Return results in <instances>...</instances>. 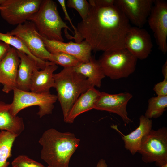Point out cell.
Masks as SVG:
<instances>
[{
    "label": "cell",
    "instance_id": "cell-16",
    "mask_svg": "<svg viewBox=\"0 0 167 167\" xmlns=\"http://www.w3.org/2000/svg\"><path fill=\"white\" fill-rule=\"evenodd\" d=\"M139 120L138 127L126 135L119 131L116 126L113 125L111 126L119 132L124 142L125 148L133 155L137 152L139 149L143 137L152 129V122L151 119L142 115L140 117Z\"/></svg>",
    "mask_w": 167,
    "mask_h": 167
},
{
    "label": "cell",
    "instance_id": "cell-34",
    "mask_svg": "<svg viewBox=\"0 0 167 167\" xmlns=\"http://www.w3.org/2000/svg\"><path fill=\"white\" fill-rule=\"evenodd\" d=\"M160 167H167V163L163 165Z\"/></svg>",
    "mask_w": 167,
    "mask_h": 167
},
{
    "label": "cell",
    "instance_id": "cell-30",
    "mask_svg": "<svg viewBox=\"0 0 167 167\" xmlns=\"http://www.w3.org/2000/svg\"><path fill=\"white\" fill-rule=\"evenodd\" d=\"M115 0H89L90 4L101 6L115 5Z\"/></svg>",
    "mask_w": 167,
    "mask_h": 167
},
{
    "label": "cell",
    "instance_id": "cell-33",
    "mask_svg": "<svg viewBox=\"0 0 167 167\" xmlns=\"http://www.w3.org/2000/svg\"><path fill=\"white\" fill-rule=\"evenodd\" d=\"M162 73L164 78H167V61L165 62L162 66Z\"/></svg>",
    "mask_w": 167,
    "mask_h": 167
},
{
    "label": "cell",
    "instance_id": "cell-22",
    "mask_svg": "<svg viewBox=\"0 0 167 167\" xmlns=\"http://www.w3.org/2000/svg\"><path fill=\"white\" fill-rule=\"evenodd\" d=\"M0 41L11 46L17 50L24 53L37 63L40 69H43L51 62L39 59L30 51L24 42L18 37L10 34L9 32L6 33L0 32Z\"/></svg>",
    "mask_w": 167,
    "mask_h": 167
},
{
    "label": "cell",
    "instance_id": "cell-35",
    "mask_svg": "<svg viewBox=\"0 0 167 167\" xmlns=\"http://www.w3.org/2000/svg\"><path fill=\"white\" fill-rule=\"evenodd\" d=\"M3 8V7L0 6V10L2 9Z\"/></svg>",
    "mask_w": 167,
    "mask_h": 167
},
{
    "label": "cell",
    "instance_id": "cell-23",
    "mask_svg": "<svg viewBox=\"0 0 167 167\" xmlns=\"http://www.w3.org/2000/svg\"><path fill=\"white\" fill-rule=\"evenodd\" d=\"M17 137L5 131H0V167H8V159L12 156V148Z\"/></svg>",
    "mask_w": 167,
    "mask_h": 167
},
{
    "label": "cell",
    "instance_id": "cell-29",
    "mask_svg": "<svg viewBox=\"0 0 167 167\" xmlns=\"http://www.w3.org/2000/svg\"><path fill=\"white\" fill-rule=\"evenodd\" d=\"M58 2L59 3L65 15L64 19L68 20L70 23L71 26L74 30L75 35L74 36H76L77 34V30L76 28L73 24L71 19L69 16L66 9V1L65 0H58Z\"/></svg>",
    "mask_w": 167,
    "mask_h": 167
},
{
    "label": "cell",
    "instance_id": "cell-18",
    "mask_svg": "<svg viewBox=\"0 0 167 167\" xmlns=\"http://www.w3.org/2000/svg\"><path fill=\"white\" fill-rule=\"evenodd\" d=\"M101 93L98 90L92 87L82 94L74 104L64 121L66 123H72L81 114L94 109Z\"/></svg>",
    "mask_w": 167,
    "mask_h": 167
},
{
    "label": "cell",
    "instance_id": "cell-17",
    "mask_svg": "<svg viewBox=\"0 0 167 167\" xmlns=\"http://www.w3.org/2000/svg\"><path fill=\"white\" fill-rule=\"evenodd\" d=\"M57 64L51 62L43 69H36L32 75L30 85V92L36 93L50 92L54 87V71L58 68Z\"/></svg>",
    "mask_w": 167,
    "mask_h": 167
},
{
    "label": "cell",
    "instance_id": "cell-6",
    "mask_svg": "<svg viewBox=\"0 0 167 167\" xmlns=\"http://www.w3.org/2000/svg\"><path fill=\"white\" fill-rule=\"evenodd\" d=\"M137 152L146 163H155L160 167L167 163V128L152 129L142 138Z\"/></svg>",
    "mask_w": 167,
    "mask_h": 167
},
{
    "label": "cell",
    "instance_id": "cell-13",
    "mask_svg": "<svg viewBox=\"0 0 167 167\" xmlns=\"http://www.w3.org/2000/svg\"><path fill=\"white\" fill-rule=\"evenodd\" d=\"M132 95L128 92L110 94L101 92L94 109L105 111L117 114L126 123L132 122L128 117L126 110L127 104L132 98Z\"/></svg>",
    "mask_w": 167,
    "mask_h": 167
},
{
    "label": "cell",
    "instance_id": "cell-12",
    "mask_svg": "<svg viewBox=\"0 0 167 167\" xmlns=\"http://www.w3.org/2000/svg\"><path fill=\"white\" fill-rule=\"evenodd\" d=\"M153 47L151 38L145 29L131 27L124 41V48L138 59H144L151 53Z\"/></svg>",
    "mask_w": 167,
    "mask_h": 167
},
{
    "label": "cell",
    "instance_id": "cell-25",
    "mask_svg": "<svg viewBox=\"0 0 167 167\" xmlns=\"http://www.w3.org/2000/svg\"><path fill=\"white\" fill-rule=\"evenodd\" d=\"M54 63L64 68L74 67L81 62L77 58L70 54L62 52L51 53Z\"/></svg>",
    "mask_w": 167,
    "mask_h": 167
},
{
    "label": "cell",
    "instance_id": "cell-9",
    "mask_svg": "<svg viewBox=\"0 0 167 167\" xmlns=\"http://www.w3.org/2000/svg\"><path fill=\"white\" fill-rule=\"evenodd\" d=\"M42 0H3L0 5L1 17L8 24H23L39 9Z\"/></svg>",
    "mask_w": 167,
    "mask_h": 167
},
{
    "label": "cell",
    "instance_id": "cell-36",
    "mask_svg": "<svg viewBox=\"0 0 167 167\" xmlns=\"http://www.w3.org/2000/svg\"><path fill=\"white\" fill-rule=\"evenodd\" d=\"M48 167H49V166H48Z\"/></svg>",
    "mask_w": 167,
    "mask_h": 167
},
{
    "label": "cell",
    "instance_id": "cell-7",
    "mask_svg": "<svg viewBox=\"0 0 167 167\" xmlns=\"http://www.w3.org/2000/svg\"><path fill=\"white\" fill-rule=\"evenodd\" d=\"M13 91V98L10 104V111L14 116H16L23 109L32 106H39L37 114L40 118L51 114L54 108V104L58 100L57 95L50 92L36 93L16 88Z\"/></svg>",
    "mask_w": 167,
    "mask_h": 167
},
{
    "label": "cell",
    "instance_id": "cell-14",
    "mask_svg": "<svg viewBox=\"0 0 167 167\" xmlns=\"http://www.w3.org/2000/svg\"><path fill=\"white\" fill-rule=\"evenodd\" d=\"M42 37L46 49L50 53L62 52L68 54L75 57L82 62H88L92 57V48L84 40L80 43H65Z\"/></svg>",
    "mask_w": 167,
    "mask_h": 167
},
{
    "label": "cell",
    "instance_id": "cell-26",
    "mask_svg": "<svg viewBox=\"0 0 167 167\" xmlns=\"http://www.w3.org/2000/svg\"><path fill=\"white\" fill-rule=\"evenodd\" d=\"M66 5L67 7L74 8L77 11L82 20L86 19L89 11L90 5L86 0H68Z\"/></svg>",
    "mask_w": 167,
    "mask_h": 167
},
{
    "label": "cell",
    "instance_id": "cell-4",
    "mask_svg": "<svg viewBox=\"0 0 167 167\" xmlns=\"http://www.w3.org/2000/svg\"><path fill=\"white\" fill-rule=\"evenodd\" d=\"M28 20L33 22L41 36L47 39L64 41L63 28L73 32L60 17L57 4L52 0H42L38 10Z\"/></svg>",
    "mask_w": 167,
    "mask_h": 167
},
{
    "label": "cell",
    "instance_id": "cell-21",
    "mask_svg": "<svg viewBox=\"0 0 167 167\" xmlns=\"http://www.w3.org/2000/svg\"><path fill=\"white\" fill-rule=\"evenodd\" d=\"M73 68L75 71L87 78L92 86L100 88L105 76L98 60L92 56L88 61L81 62Z\"/></svg>",
    "mask_w": 167,
    "mask_h": 167
},
{
    "label": "cell",
    "instance_id": "cell-20",
    "mask_svg": "<svg viewBox=\"0 0 167 167\" xmlns=\"http://www.w3.org/2000/svg\"><path fill=\"white\" fill-rule=\"evenodd\" d=\"M24 128L23 118L12 114L10 104L0 101V130L9 132L17 137Z\"/></svg>",
    "mask_w": 167,
    "mask_h": 167
},
{
    "label": "cell",
    "instance_id": "cell-8",
    "mask_svg": "<svg viewBox=\"0 0 167 167\" xmlns=\"http://www.w3.org/2000/svg\"><path fill=\"white\" fill-rule=\"evenodd\" d=\"M9 33L21 39L34 56L54 63L52 54L46 49L42 36L33 22L27 20L17 25Z\"/></svg>",
    "mask_w": 167,
    "mask_h": 167
},
{
    "label": "cell",
    "instance_id": "cell-5",
    "mask_svg": "<svg viewBox=\"0 0 167 167\" xmlns=\"http://www.w3.org/2000/svg\"><path fill=\"white\" fill-rule=\"evenodd\" d=\"M138 59L125 48L104 52L98 60L105 76L115 80L133 73Z\"/></svg>",
    "mask_w": 167,
    "mask_h": 167
},
{
    "label": "cell",
    "instance_id": "cell-27",
    "mask_svg": "<svg viewBox=\"0 0 167 167\" xmlns=\"http://www.w3.org/2000/svg\"><path fill=\"white\" fill-rule=\"evenodd\" d=\"M11 165L12 167H45L41 163L24 155H19L15 158Z\"/></svg>",
    "mask_w": 167,
    "mask_h": 167
},
{
    "label": "cell",
    "instance_id": "cell-19",
    "mask_svg": "<svg viewBox=\"0 0 167 167\" xmlns=\"http://www.w3.org/2000/svg\"><path fill=\"white\" fill-rule=\"evenodd\" d=\"M20 58L16 79V88L29 91L31 78L36 69H40L36 62L26 54L17 50Z\"/></svg>",
    "mask_w": 167,
    "mask_h": 167
},
{
    "label": "cell",
    "instance_id": "cell-24",
    "mask_svg": "<svg viewBox=\"0 0 167 167\" xmlns=\"http://www.w3.org/2000/svg\"><path fill=\"white\" fill-rule=\"evenodd\" d=\"M167 108V96L152 97L148 101L144 116L147 118H157L161 116Z\"/></svg>",
    "mask_w": 167,
    "mask_h": 167
},
{
    "label": "cell",
    "instance_id": "cell-32",
    "mask_svg": "<svg viewBox=\"0 0 167 167\" xmlns=\"http://www.w3.org/2000/svg\"><path fill=\"white\" fill-rule=\"evenodd\" d=\"M96 167H108V165L105 160L101 159L98 162Z\"/></svg>",
    "mask_w": 167,
    "mask_h": 167
},
{
    "label": "cell",
    "instance_id": "cell-15",
    "mask_svg": "<svg viewBox=\"0 0 167 167\" xmlns=\"http://www.w3.org/2000/svg\"><path fill=\"white\" fill-rule=\"evenodd\" d=\"M20 61L17 50L11 47L0 62V84L3 85L2 90L6 93H9L16 88Z\"/></svg>",
    "mask_w": 167,
    "mask_h": 167
},
{
    "label": "cell",
    "instance_id": "cell-11",
    "mask_svg": "<svg viewBox=\"0 0 167 167\" xmlns=\"http://www.w3.org/2000/svg\"><path fill=\"white\" fill-rule=\"evenodd\" d=\"M155 0H115V5L130 23L142 28L147 21Z\"/></svg>",
    "mask_w": 167,
    "mask_h": 167
},
{
    "label": "cell",
    "instance_id": "cell-10",
    "mask_svg": "<svg viewBox=\"0 0 167 167\" xmlns=\"http://www.w3.org/2000/svg\"><path fill=\"white\" fill-rule=\"evenodd\" d=\"M152 31L159 49L163 54L167 51V3L155 0L147 21Z\"/></svg>",
    "mask_w": 167,
    "mask_h": 167
},
{
    "label": "cell",
    "instance_id": "cell-28",
    "mask_svg": "<svg viewBox=\"0 0 167 167\" xmlns=\"http://www.w3.org/2000/svg\"><path fill=\"white\" fill-rule=\"evenodd\" d=\"M153 90L158 96H167V78H164V80L154 86Z\"/></svg>",
    "mask_w": 167,
    "mask_h": 167
},
{
    "label": "cell",
    "instance_id": "cell-3",
    "mask_svg": "<svg viewBox=\"0 0 167 167\" xmlns=\"http://www.w3.org/2000/svg\"><path fill=\"white\" fill-rule=\"evenodd\" d=\"M54 88L65 121L80 96L93 86L87 78L75 72L73 67L64 68L59 72L54 74Z\"/></svg>",
    "mask_w": 167,
    "mask_h": 167
},
{
    "label": "cell",
    "instance_id": "cell-1",
    "mask_svg": "<svg viewBox=\"0 0 167 167\" xmlns=\"http://www.w3.org/2000/svg\"><path fill=\"white\" fill-rule=\"evenodd\" d=\"M90 5L87 17L78 24L77 35L71 36L66 31V37L77 43L84 40L95 52L124 48L125 38L131 26L123 13L115 5Z\"/></svg>",
    "mask_w": 167,
    "mask_h": 167
},
{
    "label": "cell",
    "instance_id": "cell-31",
    "mask_svg": "<svg viewBox=\"0 0 167 167\" xmlns=\"http://www.w3.org/2000/svg\"><path fill=\"white\" fill-rule=\"evenodd\" d=\"M11 48L9 45L0 41V62L5 57Z\"/></svg>",
    "mask_w": 167,
    "mask_h": 167
},
{
    "label": "cell",
    "instance_id": "cell-2",
    "mask_svg": "<svg viewBox=\"0 0 167 167\" xmlns=\"http://www.w3.org/2000/svg\"><path fill=\"white\" fill-rule=\"evenodd\" d=\"M80 141L74 133L49 129L43 133L39 141L42 147L41 158L49 167H69L70 159Z\"/></svg>",
    "mask_w": 167,
    "mask_h": 167
}]
</instances>
